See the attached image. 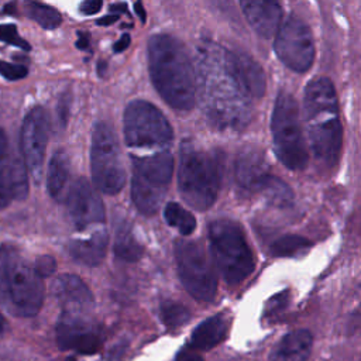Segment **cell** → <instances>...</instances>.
Masks as SVG:
<instances>
[{
  "instance_id": "6da1fadb",
  "label": "cell",
  "mask_w": 361,
  "mask_h": 361,
  "mask_svg": "<svg viewBox=\"0 0 361 361\" xmlns=\"http://www.w3.org/2000/svg\"><path fill=\"white\" fill-rule=\"evenodd\" d=\"M196 90L207 120L219 130H240L251 116V94L241 78L237 54L214 44L199 49Z\"/></svg>"
},
{
  "instance_id": "7a4b0ae2",
  "label": "cell",
  "mask_w": 361,
  "mask_h": 361,
  "mask_svg": "<svg viewBox=\"0 0 361 361\" xmlns=\"http://www.w3.org/2000/svg\"><path fill=\"white\" fill-rule=\"evenodd\" d=\"M303 121L312 155L326 166H334L343 145L338 100L329 78L312 79L303 93Z\"/></svg>"
},
{
  "instance_id": "3957f363",
  "label": "cell",
  "mask_w": 361,
  "mask_h": 361,
  "mask_svg": "<svg viewBox=\"0 0 361 361\" xmlns=\"http://www.w3.org/2000/svg\"><path fill=\"white\" fill-rule=\"evenodd\" d=\"M148 63L162 99L173 109L190 110L196 100V72L183 44L169 34L151 37Z\"/></svg>"
},
{
  "instance_id": "277c9868",
  "label": "cell",
  "mask_w": 361,
  "mask_h": 361,
  "mask_svg": "<svg viewBox=\"0 0 361 361\" xmlns=\"http://www.w3.org/2000/svg\"><path fill=\"white\" fill-rule=\"evenodd\" d=\"M0 300L13 314L23 317L37 314L44 300L42 278L13 245L0 247Z\"/></svg>"
},
{
  "instance_id": "5b68a950",
  "label": "cell",
  "mask_w": 361,
  "mask_h": 361,
  "mask_svg": "<svg viewBox=\"0 0 361 361\" xmlns=\"http://www.w3.org/2000/svg\"><path fill=\"white\" fill-rule=\"evenodd\" d=\"M223 175L221 158L214 151L183 142L178 168V188L182 199L196 210H207L217 199Z\"/></svg>"
},
{
  "instance_id": "8992f818",
  "label": "cell",
  "mask_w": 361,
  "mask_h": 361,
  "mask_svg": "<svg viewBox=\"0 0 361 361\" xmlns=\"http://www.w3.org/2000/svg\"><path fill=\"white\" fill-rule=\"evenodd\" d=\"M209 243L214 264L227 283H240L251 275L255 258L237 221L230 219L212 221L209 224Z\"/></svg>"
},
{
  "instance_id": "52a82bcc",
  "label": "cell",
  "mask_w": 361,
  "mask_h": 361,
  "mask_svg": "<svg viewBox=\"0 0 361 361\" xmlns=\"http://www.w3.org/2000/svg\"><path fill=\"white\" fill-rule=\"evenodd\" d=\"M271 134L278 159L290 171H302L309 162V147L300 124L299 107L288 92H279L271 114Z\"/></svg>"
},
{
  "instance_id": "ba28073f",
  "label": "cell",
  "mask_w": 361,
  "mask_h": 361,
  "mask_svg": "<svg viewBox=\"0 0 361 361\" xmlns=\"http://www.w3.org/2000/svg\"><path fill=\"white\" fill-rule=\"evenodd\" d=\"M173 175V158L168 151L133 158L131 197L140 212L154 214Z\"/></svg>"
},
{
  "instance_id": "9c48e42d",
  "label": "cell",
  "mask_w": 361,
  "mask_h": 361,
  "mask_svg": "<svg viewBox=\"0 0 361 361\" xmlns=\"http://www.w3.org/2000/svg\"><path fill=\"white\" fill-rule=\"evenodd\" d=\"M90 164L93 182L102 192L116 195L123 189L126 169L116 133L107 123H97L93 127Z\"/></svg>"
},
{
  "instance_id": "30bf717a",
  "label": "cell",
  "mask_w": 361,
  "mask_h": 361,
  "mask_svg": "<svg viewBox=\"0 0 361 361\" xmlns=\"http://www.w3.org/2000/svg\"><path fill=\"white\" fill-rule=\"evenodd\" d=\"M172 127L154 104L145 100L131 102L124 113V140L128 147L151 148L166 145L172 140Z\"/></svg>"
},
{
  "instance_id": "8fae6325",
  "label": "cell",
  "mask_w": 361,
  "mask_h": 361,
  "mask_svg": "<svg viewBox=\"0 0 361 361\" xmlns=\"http://www.w3.org/2000/svg\"><path fill=\"white\" fill-rule=\"evenodd\" d=\"M175 258L185 289L197 300H212L217 290V276L204 248L196 241L182 240L175 245Z\"/></svg>"
},
{
  "instance_id": "7c38bea8",
  "label": "cell",
  "mask_w": 361,
  "mask_h": 361,
  "mask_svg": "<svg viewBox=\"0 0 361 361\" xmlns=\"http://www.w3.org/2000/svg\"><path fill=\"white\" fill-rule=\"evenodd\" d=\"M278 59L290 71L303 73L314 61V39L309 25L296 16H289L274 37Z\"/></svg>"
},
{
  "instance_id": "4fadbf2b",
  "label": "cell",
  "mask_w": 361,
  "mask_h": 361,
  "mask_svg": "<svg viewBox=\"0 0 361 361\" xmlns=\"http://www.w3.org/2000/svg\"><path fill=\"white\" fill-rule=\"evenodd\" d=\"M48 142V118L42 107H34L24 118L20 135L23 159L34 182L42 178V165Z\"/></svg>"
},
{
  "instance_id": "5bb4252c",
  "label": "cell",
  "mask_w": 361,
  "mask_h": 361,
  "mask_svg": "<svg viewBox=\"0 0 361 361\" xmlns=\"http://www.w3.org/2000/svg\"><path fill=\"white\" fill-rule=\"evenodd\" d=\"M28 195V175L24 161L11 149L7 134L0 128V210Z\"/></svg>"
},
{
  "instance_id": "9a60e30c",
  "label": "cell",
  "mask_w": 361,
  "mask_h": 361,
  "mask_svg": "<svg viewBox=\"0 0 361 361\" xmlns=\"http://www.w3.org/2000/svg\"><path fill=\"white\" fill-rule=\"evenodd\" d=\"M56 340L61 348L82 354H93L100 347L99 330L87 313L62 312L56 326Z\"/></svg>"
},
{
  "instance_id": "2e32d148",
  "label": "cell",
  "mask_w": 361,
  "mask_h": 361,
  "mask_svg": "<svg viewBox=\"0 0 361 361\" xmlns=\"http://www.w3.org/2000/svg\"><path fill=\"white\" fill-rule=\"evenodd\" d=\"M66 209L72 223L78 230L104 221V206L99 195L86 179H78L68 196Z\"/></svg>"
},
{
  "instance_id": "e0dca14e",
  "label": "cell",
  "mask_w": 361,
  "mask_h": 361,
  "mask_svg": "<svg viewBox=\"0 0 361 361\" xmlns=\"http://www.w3.org/2000/svg\"><path fill=\"white\" fill-rule=\"evenodd\" d=\"M241 10L251 28L264 38L275 37L282 25L283 10L276 1L244 0L240 3Z\"/></svg>"
},
{
  "instance_id": "ac0fdd59",
  "label": "cell",
  "mask_w": 361,
  "mask_h": 361,
  "mask_svg": "<svg viewBox=\"0 0 361 361\" xmlns=\"http://www.w3.org/2000/svg\"><path fill=\"white\" fill-rule=\"evenodd\" d=\"M54 293L62 312L87 313L93 306V295L85 282L72 274H63L54 283Z\"/></svg>"
},
{
  "instance_id": "d6986e66",
  "label": "cell",
  "mask_w": 361,
  "mask_h": 361,
  "mask_svg": "<svg viewBox=\"0 0 361 361\" xmlns=\"http://www.w3.org/2000/svg\"><path fill=\"white\" fill-rule=\"evenodd\" d=\"M272 173L268 172L265 159L257 151H244L235 161V180L247 192L262 193Z\"/></svg>"
},
{
  "instance_id": "ffe728a7",
  "label": "cell",
  "mask_w": 361,
  "mask_h": 361,
  "mask_svg": "<svg viewBox=\"0 0 361 361\" xmlns=\"http://www.w3.org/2000/svg\"><path fill=\"white\" fill-rule=\"evenodd\" d=\"M313 337L310 331L299 329L279 340L269 354V361H306L310 355Z\"/></svg>"
},
{
  "instance_id": "44dd1931",
  "label": "cell",
  "mask_w": 361,
  "mask_h": 361,
  "mask_svg": "<svg viewBox=\"0 0 361 361\" xmlns=\"http://www.w3.org/2000/svg\"><path fill=\"white\" fill-rule=\"evenodd\" d=\"M107 243H109L107 233L96 231L86 240L83 238L72 240L68 244V252L73 261L83 265L96 267L106 257Z\"/></svg>"
},
{
  "instance_id": "7402d4cb",
  "label": "cell",
  "mask_w": 361,
  "mask_h": 361,
  "mask_svg": "<svg viewBox=\"0 0 361 361\" xmlns=\"http://www.w3.org/2000/svg\"><path fill=\"white\" fill-rule=\"evenodd\" d=\"M228 331V322L223 314H216L202 322L192 333L190 347L209 350L221 343Z\"/></svg>"
},
{
  "instance_id": "603a6c76",
  "label": "cell",
  "mask_w": 361,
  "mask_h": 361,
  "mask_svg": "<svg viewBox=\"0 0 361 361\" xmlns=\"http://www.w3.org/2000/svg\"><path fill=\"white\" fill-rule=\"evenodd\" d=\"M69 158L66 152L62 149L56 151L49 161L47 175V188L54 199L61 197L62 190L69 179Z\"/></svg>"
},
{
  "instance_id": "cb8c5ba5",
  "label": "cell",
  "mask_w": 361,
  "mask_h": 361,
  "mask_svg": "<svg viewBox=\"0 0 361 361\" xmlns=\"http://www.w3.org/2000/svg\"><path fill=\"white\" fill-rule=\"evenodd\" d=\"M114 252L118 258L128 261V262H134L142 255V247L135 240V237L127 223H121L116 228Z\"/></svg>"
},
{
  "instance_id": "d4e9b609",
  "label": "cell",
  "mask_w": 361,
  "mask_h": 361,
  "mask_svg": "<svg viewBox=\"0 0 361 361\" xmlns=\"http://www.w3.org/2000/svg\"><path fill=\"white\" fill-rule=\"evenodd\" d=\"M164 217L171 227L176 228L185 237L190 235L196 228L195 216L175 202H171L165 206Z\"/></svg>"
},
{
  "instance_id": "484cf974",
  "label": "cell",
  "mask_w": 361,
  "mask_h": 361,
  "mask_svg": "<svg viewBox=\"0 0 361 361\" xmlns=\"http://www.w3.org/2000/svg\"><path fill=\"white\" fill-rule=\"evenodd\" d=\"M25 10H27L28 17L32 18L35 23H38L45 30H54L62 23L61 14L55 8H52L47 4L37 3V1H28V3H25Z\"/></svg>"
},
{
  "instance_id": "4316f807",
  "label": "cell",
  "mask_w": 361,
  "mask_h": 361,
  "mask_svg": "<svg viewBox=\"0 0 361 361\" xmlns=\"http://www.w3.org/2000/svg\"><path fill=\"white\" fill-rule=\"evenodd\" d=\"M309 245L310 243L300 235H283L271 245V251L276 257H293Z\"/></svg>"
},
{
  "instance_id": "83f0119b",
  "label": "cell",
  "mask_w": 361,
  "mask_h": 361,
  "mask_svg": "<svg viewBox=\"0 0 361 361\" xmlns=\"http://www.w3.org/2000/svg\"><path fill=\"white\" fill-rule=\"evenodd\" d=\"M189 310L178 302L166 300L161 305V317L168 327L173 329L182 326L189 320Z\"/></svg>"
},
{
  "instance_id": "f1b7e54d",
  "label": "cell",
  "mask_w": 361,
  "mask_h": 361,
  "mask_svg": "<svg viewBox=\"0 0 361 361\" xmlns=\"http://www.w3.org/2000/svg\"><path fill=\"white\" fill-rule=\"evenodd\" d=\"M0 41L18 47L24 51H30V44L18 35V30L14 24H0Z\"/></svg>"
},
{
  "instance_id": "f546056e",
  "label": "cell",
  "mask_w": 361,
  "mask_h": 361,
  "mask_svg": "<svg viewBox=\"0 0 361 361\" xmlns=\"http://www.w3.org/2000/svg\"><path fill=\"white\" fill-rule=\"evenodd\" d=\"M28 73V69L23 65L8 63L6 61L0 59V75L7 80H18L25 78Z\"/></svg>"
},
{
  "instance_id": "4dcf8cb0",
  "label": "cell",
  "mask_w": 361,
  "mask_h": 361,
  "mask_svg": "<svg viewBox=\"0 0 361 361\" xmlns=\"http://www.w3.org/2000/svg\"><path fill=\"white\" fill-rule=\"evenodd\" d=\"M34 268L41 278H45V276H49L55 271L56 264L51 255H41L35 259Z\"/></svg>"
},
{
  "instance_id": "1f68e13d",
  "label": "cell",
  "mask_w": 361,
  "mask_h": 361,
  "mask_svg": "<svg viewBox=\"0 0 361 361\" xmlns=\"http://www.w3.org/2000/svg\"><path fill=\"white\" fill-rule=\"evenodd\" d=\"M69 106H71V94L65 93L58 104V116H59V121L62 126L66 124L68 121V116H69Z\"/></svg>"
},
{
  "instance_id": "d6a6232c",
  "label": "cell",
  "mask_w": 361,
  "mask_h": 361,
  "mask_svg": "<svg viewBox=\"0 0 361 361\" xmlns=\"http://www.w3.org/2000/svg\"><path fill=\"white\" fill-rule=\"evenodd\" d=\"M103 3L100 0H86L83 3H80L79 6V11L85 16H92L96 14L97 11H100Z\"/></svg>"
},
{
  "instance_id": "836d02e7",
  "label": "cell",
  "mask_w": 361,
  "mask_h": 361,
  "mask_svg": "<svg viewBox=\"0 0 361 361\" xmlns=\"http://www.w3.org/2000/svg\"><path fill=\"white\" fill-rule=\"evenodd\" d=\"M130 42H131V37H130V34H123V35L120 37V39H118V41L114 44V47H113L114 52H123L124 49H127V48H128Z\"/></svg>"
},
{
  "instance_id": "e575fe53",
  "label": "cell",
  "mask_w": 361,
  "mask_h": 361,
  "mask_svg": "<svg viewBox=\"0 0 361 361\" xmlns=\"http://www.w3.org/2000/svg\"><path fill=\"white\" fill-rule=\"evenodd\" d=\"M90 45V35L87 32H78V41H76V47L79 49H87Z\"/></svg>"
},
{
  "instance_id": "d590c367",
  "label": "cell",
  "mask_w": 361,
  "mask_h": 361,
  "mask_svg": "<svg viewBox=\"0 0 361 361\" xmlns=\"http://www.w3.org/2000/svg\"><path fill=\"white\" fill-rule=\"evenodd\" d=\"M175 361H204V360L192 351H182L178 354Z\"/></svg>"
},
{
  "instance_id": "8d00e7d4",
  "label": "cell",
  "mask_w": 361,
  "mask_h": 361,
  "mask_svg": "<svg viewBox=\"0 0 361 361\" xmlns=\"http://www.w3.org/2000/svg\"><path fill=\"white\" fill-rule=\"evenodd\" d=\"M118 20V14H110V16H104L102 18L97 20L99 25H111L113 23H116Z\"/></svg>"
},
{
  "instance_id": "74e56055",
  "label": "cell",
  "mask_w": 361,
  "mask_h": 361,
  "mask_svg": "<svg viewBox=\"0 0 361 361\" xmlns=\"http://www.w3.org/2000/svg\"><path fill=\"white\" fill-rule=\"evenodd\" d=\"M134 10H135V13L138 14L141 23H144V21H145V10H144V6L138 1V3L134 4Z\"/></svg>"
},
{
  "instance_id": "f35d334b",
  "label": "cell",
  "mask_w": 361,
  "mask_h": 361,
  "mask_svg": "<svg viewBox=\"0 0 361 361\" xmlns=\"http://www.w3.org/2000/svg\"><path fill=\"white\" fill-rule=\"evenodd\" d=\"M104 69H106V63H104V62H100V63H99V75H100V76H103V71H104Z\"/></svg>"
},
{
  "instance_id": "ab89813d",
  "label": "cell",
  "mask_w": 361,
  "mask_h": 361,
  "mask_svg": "<svg viewBox=\"0 0 361 361\" xmlns=\"http://www.w3.org/2000/svg\"><path fill=\"white\" fill-rule=\"evenodd\" d=\"M4 331V319H3V316H1V313H0V334Z\"/></svg>"
}]
</instances>
